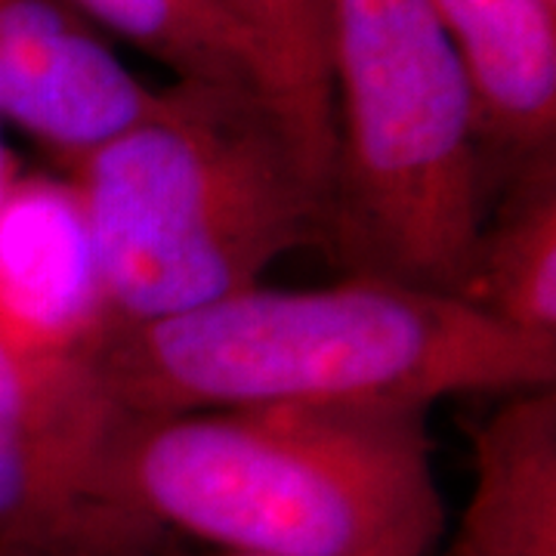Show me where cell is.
<instances>
[{
  "label": "cell",
  "mask_w": 556,
  "mask_h": 556,
  "mask_svg": "<svg viewBox=\"0 0 556 556\" xmlns=\"http://www.w3.org/2000/svg\"><path fill=\"white\" fill-rule=\"evenodd\" d=\"M109 482L164 532L244 556H430L445 532L420 408L118 412Z\"/></svg>",
  "instance_id": "7a4b0ae2"
},
{
  "label": "cell",
  "mask_w": 556,
  "mask_h": 556,
  "mask_svg": "<svg viewBox=\"0 0 556 556\" xmlns=\"http://www.w3.org/2000/svg\"><path fill=\"white\" fill-rule=\"evenodd\" d=\"M442 556H556V390L507 396L473 430V489Z\"/></svg>",
  "instance_id": "9c48e42d"
},
{
  "label": "cell",
  "mask_w": 556,
  "mask_h": 556,
  "mask_svg": "<svg viewBox=\"0 0 556 556\" xmlns=\"http://www.w3.org/2000/svg\"><path fill=\"white\" fill-rule=\"evenodd\" d=\"M460 300L510 331L556 340V149L497 182Z\"/></svg>",
  "instance_id": "30bf717a"
},
{
  "label": "cell",
  "mask_w": 556,
  "mask_h": 556,
  "mask_svg": "<svg viewBox=\"0 0 556 556\" xmlns=\"http://www.w3.org/2000/svg\"><path fill=\"white\" fill-rule=\"evenodd\" d=\"M455 43L479 105L492 192L522 161L556 149V3L427 0Z\"/></svg>",
  "instance_id": "ba28073f"
},
{
  "label": "cell",
  "mask_w": 556,
  "mask_h": 556,
  "mask_svg": "<svg viewBox=\"0 0 556 556\" xmlns=\"http://www.w3.org/2000/svg\"><path fill=\"white\" fill-rule=\"evenodd\" d=\"M20 177V164L13 159V152H10V146H7V139H3V130H0V201L7 195V189L13 186V179Z\"/></svg>",
  "instance_id": "4fadbf2b"
},
{
  "label": "cell",
  "mask_w": 556,
  "mask_h": 556,
  "mask_svg": "<svg viewBox=\"0 0 556 556\" xmlns=\"http://www.w3.org/2000/svg\"><path fill=\"white\" fill-rule=\"evenodd\" d=\"M551 3H556V0H551Z\"/></svg>",
  "instance_id": "9a60e30c"
},
{
  "label": "cell",
  "mask_w": 556,
  "mask_h": 556,
  "mask_svg": "<svg viewBox=\"0 0 556 556\" xmlns=\"http://www.w3.org/2000/svg\"><path fill=\"white\" fill-rule=\"evenodd\" d=\"M115 325L75 182L20 170L0 201V343L40 365H90Z\"/></svg>",
  "instance_id": "8992f818"
},
{
  "label": "cell",
  "mask_w": 556,
  "mask_h": 556,
  "mask_svg": "<svg viewBox=\"0 0 556 556\" xmlns=\"http://www.w3.org/2000/svg\"><path fill=\"white\" fill-rule=\"evenodd\" d=\"M137 417L316 405L420 408L460 393L556 383V340L504 328L464 300L346 276L328 288H244L149 321H118L90 362Z\"/></svg>",
  "instance_id": "6da1fadb"
},
{
  "label": "cell",
  "mask_w": 556,
  "mask_h": 556,
  "mask_svg": "<svg viewBox=\"0 0 556 556\" xmlns=\"http://www.w3.org/2000/svg\"><path fill=\"white\" fill-rule=\"evenodd\" d=\"M75 182L118 321L199 309L328 251V189L257 90L182 84L56 167Z\"/></svg>",
  "instance_id": "3957f363"
},
{
  "label": "cell",
  "mask_w": 556,
  "mask_h": 556,
  "mask_svg": "<svg viewBox=\"0 0 556 556\" xmlns=\"http://www.w3.org/2000/svg\"><path fill=\"white\" fill-rule=\"evenodd\" d=\"M251 43L260 97L331 199V0H219ZM331 207V204H328Z\"/></svg>",
  "instance_id": "8fae6325"
},
{
  "label": "cell",
  "mask_w": 556,
  "mask_h": 556,
  "mask_svg": "<svg viewBox=\"0 0 556 556\" xmlns=\"http://www.w3.org/2000/svg\"><path fill=\"white\" fill-rule=\"evenodd\" d=\"M75 13L161 62L182 84L257 90L251 43L219 0H65Z\"/></svg>",
  "instance_id": "7c38bea8"
},
{
  "label": "cell",
  "mask_w": 556,
  "mask_h": 556,
  "mask_svg": "<svg viewBox=\"0 0 556 556\" xmlns=\"http://www.w3.org/2000/svg\"><path fill=\"white\" fill-rule=\"evenodd\" d=\"M159 556H189V554H174V551H161ZM207 556H244V554H226V551H217V554H207Z\"/></svg>",
  "instance_id": "5bb4252c"
},
{
  "label": "cell",
  "mask_w": 556,
  "mask_h": 556,
  "mask_svg": "<svg viewBox=\"0 0 556 556\" xmlns=\"http://www.w3.org/2000/svg\"><path fill=\"white\" fill-rule=\"evenodd\" d=\"M118 408L90 365H40L0 343V556H159L167 532L109 482Z\"/></svg>",
  "instance_id": "5b68a950"
},
{
  "label": "cell",
  "mask_w": 556,
  "mask_h": 556,
  "mask_svg": "<svg viewBox=\"0 0 556 556\" xmlns=\"http://www.w3.org/2000/svg\"><path fill=\"white\" fill-rule=\"evenodd\" d=\"M152 90L65 0H0V124L56 167L159 112Z\"/></svg>",
  "instance_id": "52a82bcc"
},
{
  "label": "cell",
  "mask_w": 556,
  "mask_h": 556,
  "mask_svg": "<svg viewBox=\"0 0 556 556\" xmlns=\"http://www.w3.org/2000/svg\"><path fill=\"white\" fill-rule=\"evenodd\" d=\"M328 254L460 300L492 201L479 105L427 0H331Z\"/></svg>",
  "instance_id": "277c9868"
}]
</instances>
